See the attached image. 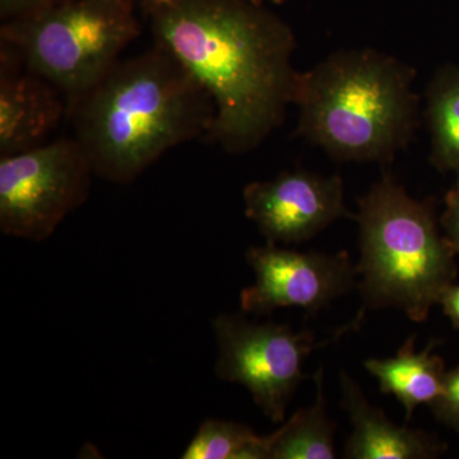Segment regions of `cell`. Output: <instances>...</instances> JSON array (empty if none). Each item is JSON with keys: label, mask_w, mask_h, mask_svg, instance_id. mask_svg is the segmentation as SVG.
<instances>
[{"label": "cell", "mask_w": 459, "mask_h": 459, "mask_svg": "<svg viewBox=\"0 0 459 459\" xmlns=\"http://www.w3.org/2000/svg\"><path fill=\"white\" fill-rule=\"evenodd\" d=\"M212 325L219 346L217 377L246 386L256 406L274 424L285 421L290 402L307 377L303 371L305 359L351 327L341 329L323 343L316 342L313 331L295 332L279 323L261 325L241 314H220Z\"/></svg>", "instance_id": "cell-7"}, {"label": "cell", "mask_w": 459, "mask_h": 459, "mask_svg": "<svg viewBox=\"0 0 459 459\" xmlns=\"http://www.w3.org/2000/svg\"><path fill=\"white\" fill-rule=\"evenodd\" d=\"M93 172L74 137L0 157V230L44 241L90 195Z\"/></svg>", "instance_id": "cell-6"}, {"label": "cell", "mask_w": 459, "mask_h": 459, "mask_svg": "<svg viewBox=\"0 0 459 459\" xmlns=\"http://www.w3.org/2000/svg\"><path fill=\"white\" fill-rule=\"evenodd\" d=\"M68 2L72 0H0V17L2 21H9L31 16Z\"/></svg>", "instance_id": "cell-17"}, {"label": "cell", "mask_w": 459, "mask_h": 459, "mask_svg": "<svg viewBox=\"0 0 459 459\" xmlns=\"http://www.w3.org/2000/svg\"><path fill=\"white\" fill-rule=\"evenodd\" d=\"M427 115L431 134L430 162L455 177L459 186V66L444 65L429 83Z\"/></svg>", "instance_id": "cell-14"}, {"label": "cell", "mask_w": 459, "mask_h": 459, "mask_svg": "<svg viewBox=\"0 0 459 459\" xmlns=\"http://www.w3.org/2000/svg\"><path fill=\"white\" fill-rule=\"evenodd\" d=\"M66 113L62 91L0 42V157L47 143Z\"/></svg>", "instance_id": "cell-10"}, {"label": "cell", "mask_w": 459, "mask_h": 459, "mask_svg": "<svg viewBox=\"0 0 459 459\" xmlns=\"http://www.w3.org/2000/svg\"><path fill=\"white\" fill-rule=\"evenodd\" d=\"M243 195L247 219L267 243H303L340 217L351 216L344 207L338 175L282 172L274 179L247 184Z\"/></svg>", "instance_id": "cell-9"}, {"label": "cell", "mask_w": 459, "mask_h": 459, "mask_svg": "<svg viewBox=\"0 0 459 459\" xmlns=\"http://www.w3.org/2000/svg\"><path fill=\"white\" fill-rule=\"evenodd\" d=\"M156 45L207 90L210 140L230 153L261 146L294 104L291 27L253 0H141Z\"/></svg>", "instance_id": "cell-1"}, {"label": "cell", "mask_w": 459, "mask_h": 459, "mask_svg": "<svg viewBox=\"0 0 459 459\" xmlns=\"http://www.w3.org/2000/svg\"><path fill=\"white\" fill-rule=\"evenodd\" d=\"M443 312L451 320L453 327L459 329V285L455 283L440 299Z\"/></svg>", "instance_id": "cell-19"}, {"label": "cell", "mask_w": 459, "mask_h": 459, "mask_svg": "<svg viewBox=\"0 0 459 459\" xmlns=\"http://www.w3.org/2000/svg\"><path fill=\"white\" fill-rule=\"evenodd\" d=\"M253 2L255 3H262L264 2V0H253ZM270 2L273 3V4H281V3L285 2V0H270Z\"/></svg>", "instance_id": "cell-20"}, {"label": "cell", "mask_w": 459, "mask_h": 459, "mask_svg": "<svg viewBox=\"0 0 459 459\" xmlns=\"http://www.w3.org/2000/svg\"><path fill=\"white\" fill-rule=\"evenodd\" d=\"M444 211L440 216V228L449 243L459 255V186H455L444 198Z\"/></svg>", "instance_id": "cell-18"}, {"label": "cell", "mask_w": 459, "mask_h": 459, "mask_svg": "<svg viewBox=\"0 0 459 459\" xmlns=\"http://www.w3.org/2000/svg\"><path fill=\"white\" fill-rule=\"evenodd\" d=\"M415 77V69L379 51L332 54L298 75V134L338 161L388 164L418 124Z\"/></svg>", "instance_id": "cell-3"}, {"label": "cell", "mask_w": 459, "mask_h": 459, "mask_svg": "<svg viewBox=\"0 0 459 459\" xmlns=\"http://www.w3.org/2000/svg\"><path fill=\"white\" fill-rule=\"evenodd\" d=\"M255 285L240 294L243 312L271 314L280 307H301L318 313L355 286L358 271L346 252L301 253L267 243L247 249Z\"/></svg>", "instance_id": "cell-8"}, {"label": "cell", "mask_w": 459, "mask_h": 459, "mask_svg": "<svg viewBox=\"0 0 459 459\" xmlns=\"http://www.w3.org/2000/svg\"><path fill=\"white\" fill-rule=\"evenodd\" d=\"M66 115L95 175L129 184L171 148L210 137L216 107L197 78L155 44L120 59Z\"/></svg>", "instance_id": "cell-2"}, {"label": "cell", "mask_w": 459, "mask_h": 459, "mask_svg": "<svg viewBox=\"0 0 459 459\" xmlns=\"http://www.w3.org/2000/svg\"><path fill=\"white\" fill-rule=\"evenodd\" d=\"M439 340H431L427 349L416 351V337L411 336L394 358L369 359L365 369L379 382L380 391L394 395L406 410L407 421L422 404L437 400L443 388L446 362L433 353Z\"/></svg>", "instance_id": "cell-12"}, {"label": "cell", "mask_w": 459, "mask_h": 459, "mask_svg": "<svg viewBox=\"0 0 459 459\" xmlns=\"http://www.w3.org/2000/svg\"><path fill=\"white\" fill-rule=\"evenodd\" d=\"M323 369L314 376L316 395L312 406L296 411L282 427L267 435L268 459L336 458V424L328 418Z\"/></svg>", "instance_id": "cell-13"}, {"label": "cell", "mask_w": 459, "mask_h": 459, "mask_svg": "<svg viewBox=\"0 0 459 459\" xmlns=\"http://www.w3.org/2000/svg\"><path fill=\"white\" fill-rule=\"evenodd\" d=\"M341 407L353 428L344 446L350 459H435L448 451L437 435L398 427L385 412L373 406L358 382L341 373Z\"/></svg>", "instance_id": "cell-11"}, {"label": "cell", "mask_w": 459, "mask_h": 459, "mask_svg": "<svg viewBox=\"0 0 459 459\" xmlns=\"http://www.w3.org/2000/svg\"><path fill=\"white\" fill-rule=\"evenodd\" d=\"M135 0H72L3 21L0 42L62 91L66 107L104 77L138 36Z\"/></svg>", "instance_id": "cell-5"}, {"label": "cell", "mask_w": 459, "mask_h": 459, "mask_svg": "<svg viewBox=\"0 0 459 459\" xmlns=\"http://www.w3.org/2000/svg\"><path fill=\"white\" fill-rule=\"evenodd\" d=\"M135 2H141V0H135Z\"/></svg>", "instance_id": "cell-21"}, {"label": "cell", "mask_w": 459, "mask_h": 459, "mask_svg": "<svg viewBox=\"0 0 459 459\" xmlns=\"http://www.w3.org/2000/svg\"><path fill=\"white\" fill-rule=\"evenodd\" d=\"M362 301L371 309L395 307L416 323L457 280L455 247L440 231L433 201L411 197L385 174L359 199Z\"/></svg>", "instance_id": "cell-4"}, {"label": "cell", "mask_w": 459, "mask_h": 459, "mask_svg": "<svg viewBox=\"0 0 459 459\" xmlns=\"http://www.w3.org/2000/svg\"><path fill=\"white\" fill-rule=\"evenodd\" d=\"M183 459H268L267 437L247 425L210 419L184 451Z\"/></svg>", "instance_id": "cell-15"}, {"label": "cell", "mask_w": 459, "mask_h": 459, "mask_svg": "<svg viewBox=\"0 0 459 459\" xmlns=\"http://www.w3.org/2000/svg\"><path fill=\"white\" fill-rule=\"evenodd\" d=\"M429 409L439 424L459 434V367L446 371L442 392Z\"/></svg>", "instance_id": "cell-16"}]
</instances>
